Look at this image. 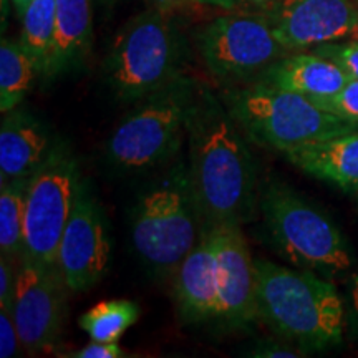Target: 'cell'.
Instances as JSON below:
<instances>
[{"label": "cell", "mask_w": 358, "mask_h": 358, "mask_svg": "<svg viewBox=\"0 0 358 358\" xmlns=\"http://www.w3.org/2000/svg\"><path fill=\"white\" fill-rule=\"evenodd\" d=\"M186 140L187 171L203 227L243 226L257 199L256 161L222 98L201 85L187 116Z\"/></svg>", "instance_id": "obj_1"}, {"label": "cell", "mask_w": 358, "mask_h": 358, "mask_svg": "<svg viewBox=\"0 0 358 358\" xmlns=\"http://www.w3.org/2000/svg\"><path fill=\"white\" fill-rule=\"evenodd\" d=\"M257 312L274 332L303 352L342 343L345 306L324 277L256 259Z\"/></svg>", "instance_id": "obj_2"}, {"label": "cell", "mask_w": 358, "mask_h": 358, "mask_svg": "<svg viewBox=\"0 0 358 358\" xmlns=\"http://www.w3.org/2000/svg\"><path fill=\"white\" fill-rule=\"evenodd\" d=\"M201 231L187 161L176 156L134 204L133 248L153 275L168 279L198 243Z\"/></svg>", "instance_id": "obj_3"}, {"label": "cell", "mask_w": 358, "mask_h": 358, "mask_svg": "<svg viewBox=\"0 0 358 358\" xmlns=\"http://www.w3.org/2000/svg\"><path fill=\"white\" fill-rule=\"evenodd\" d=\"M171 13L151 7L116 34L105 58V80L120 101H140L185 75L186 40Z\"/></svg>", "instance_id": "obj_4"}, {"label": "cell", "mask_w": 358, "mask_h": 358, "mask_svg": "<svg viewBox=\"0 0 358 358\" xmlns=\"http://www.w3.org/2000/svg\"><path fill=\"white\" fill-rule=\"evenodd\" d=\"M198 87L181 75L136 101L106 141L108 166L123 174L143 173L176 158L186 140L187 116Z\"/></svg>", "instance_id": "obj_5"}, {"label": "cell", "mask_w": 358, "mask_h": 358, "mask_svg": "<svg viewBox=\"0 0 358 358\" xmlns=\"http://www.w3.org/2000/svg\"><path fill=\"white\" fill-rule=\"evenodd\" d=\"M221 98L250 141L280 153L358 128L307 96L257 82L227 88Z\"/></svg>", "instance_id": "obj_6"}, {"label": "cell", "mask_w": 358, "mask_h": 358, "mask_svg": "<svg viewBox=\"0 0 358 358\" xmlns=\"http://www.w3.org/2000/svg\"><path fill=\"white\" fill-rule=\"evenodd\" d=\"M259 206L272 244L295 267L325 275L350 268V250L338 227L292 187L267 182Z\"/></svg>", "instance_id": "obj_7"}, {"label": "cell", "mask_w": 358, "mask_h": 358, "mask_svg": "<svg viewBox=\"0 0 358 358\" xmlns=\"http://www.w3.org/2000/svg\"><path fill=\"white\" fill-rule=\"evenodd\" d=\"M201 60L219 83H254L284 57L266 13H227L204 25L196 37Z\"/></svg>", "instance_id": "obj_8"}, {"label": "cell", "mask_w": 358, "mask_h": 358, "mask_svg": "<svg viewBox=\"0 0 358 358\" xmlns=\"http://www.w3.org/2000/svg\"><path fill=\"white\" fill-rule=\"evenodd\" d=\"M82 181L73 151L58 140L50 156L30 179L24 256L47 266H57L62 236L73 213Z\"/></svg>", "instance_id": "obj_9"}, {"label": "cell", "mask_w": 358, "mask_h": 358, "mask_svg": "<svg viewBox=\"0 0 358 358\" xmlns=\"http://www.w3.org/2000/svg\"><path fill=\"white\" fill-rule=\"evenodd\" d=\"M69 292L57 266L22 256L12 315L27 353L37 355L57 347L64 332Z\"/></svg>", "instance_id": "obj_10"}, {"label": "cell", "mask_w": 358, "mask_h": 358, "mask_svg": "<svg viewBox=\"0 0 358 358\" xmlns=\"http://www.w3.org/2000/svg\"><path fill=\"white\" fill-rule=\"evenodd\" d=\"M110 256L111 239L106 217L83 179L57 257V267L70 292L95 287L106 274Z\"/></svg>", "instance_id": "obj_11"}, {"label": "cell", "mask_w": 358, "mask_h": 358, "mask_svg": "<svg viewBox=\"0 0 358 358\" xmlns=\"http://www.w3.org/2000/svg\"><path fill=\"white\" fill-rule=\"evenodd\" d=\"M264 13L285 52L337 42L358 25L352 0H272Z\"/></svg>", "instance_id": "obj_12"}, {"label": "cell", "mask_w": 358, "mask_h": 358, "mask_svg": "<svg viewBox=\"0 0 358 358\" xmlns=\"http://www.w3.org/2000/svg\"><path fill=\"white\" fill-rule=\"evenodd\" d=\"M213 231L219 264L217 320L244 329L259 319L256 259L250 256L241 224H219Z\"/></svg>", "instance_id": "obj_13"}, {"label": "cell", "mask_w": 358, "mask_h": 358, "mask_svg": "<svg viewBox=\"0 0 358 358\" xmlns=\"http://www.w3.org/2000/svg\"><path fill=\"white\" fill-rule=\"evenodd\" d=\"M173 290L178 312L185 322L199 324L217 319L219 264L209 227H203L198 243L174 272Z\"/></svg>", "instance_id": "obj_14"}, {"label": "cell", "mask_w": 358, "mask_h": 358, "mask_svg": "<svg viewBox=\"0 0 358 358\" xmlns=\"http://www.w3.org/2000/svg\"><path fill=\"white\" fill-rule=\"evenodd\" d=\"M58 143L38 116L27 110L3 113L0 124V185L32 176Z\"/></svg>", "instance_id": "obj_15"}, {"label": "cell", "mask_w": 358, "mask_h": 358, "mask_svg": "<svg viewBox=\"0 0 358 358\" xmlns=\"http://www.w3.org/2000/svg\"><path fill=\"white\" fill-rule=\"evenodd\" d=\"M92 43V0H57L55 34L42 73L43 82H53L83 66Z\"/></svg>", "instance_id": "obj_16"}, {"label": "cell", "mask_w": 358, "mask_h": 358, "mask_svg": "<svg viewBox=\"0 0 358 358\" xmlns=\"http://www.w3.org/2000/svg\"><path fill=\"white\" fill-rule=\"evenodd\" d=\"M348 80L342 66L312 52L280 57L256 82L299 93L313 101L340 92Z\"/></svg>", "instance_id": "obj_17"}, {"label": "cell", "mask_w": 358, "mask_h": 358, "mask_svg": "<svg viewBox=\"0 0 358 358\" xmlns=\"http://www.w3.org/2000/svg\"><path fill=\"white\" fill-rule=\"evenodd\" d=\"M294 166L347 192L358 191V128L285 151Z\"/></svg>", "instance_id": "obj_18"}, {"label": "cell", "mask_w": 358, "mask_h": 358, "mask_svg": "<svg viewBox=\"0 0 358 358\" xmlns=\"http://www.w3.org/2000/svg\"><path fill=\"white\" fill-rule=\"evenodd\" d=\"M35 77H40L32 58L20 42L2 38L0 43V111L8 113L20 106L32 88Z\"/></svg>", "instance_id": "obj_19"}, {"label": "cell", "mask_w": 358, "mask_h": 358, "mask_svg": "<svg viewBox=\"0 0 358 358\" xmlns=\"http://www.w3.org/2000/svg\"><path fill=\"white\" fill-rule=\"evenodd\" d=\"M32 176L10 179L0 189V250L20 261L25 250V208Z\"/></svg>", "instance_id": "obj_20"}, {"label": "cell", "mask_w": 358, "mask_h": 358, "mask_svg": "<svg viewBox=\"0 0 358 358\" xmlns=\"http://www.w3.org/2000/svg\"><path fill=\"white\" fill-rule=\"evenodd\" d=\"M140 319V307L127 299L96 303L78 319V325L96 342H118Z\"/></svg>", "instance_id": "obj_21"}, {"label": "cell", "mask_w": 358, "mask_h": 358, "mask_svg": "<svg viewBox=\"0 0 358 358\" xmlns=\"http://www.w3.org/2000/svg\"><path fill=\"white\" fill-rule=\"evenodd\" d=\"M57 0H32L27 7L22 20L20 45L32 58L35 69L42 77L53 34H55Z\"/></svg>", "instance_id": "obj_22"}, {"label": "cell", "mask_w": 358, "mask_h": 358, "mask_svg": "<svg viewBox=\"0 0 358 358\" xmlns=\"http://www.w3.org/2000/svg\"><path fill=\"white\" fill-rule=\"evenodd\" d=\"M313 103L327 113L338 116L347 122L358 123V80L350 78L340 92L313 100Z\"/></svg>", "instance_id": "obj_23"}, {"label": "cell", "mask_w": 358, "mask_h": 358, "mask_svg": "<svg viewBox=\"0 0 358 358\" xmlns=\"http://www.w3.org/2000/svg\"><path fill=\"white\" fill-rule=\"evenodd\" d=\"M317 55L332 60L345 70L350 78L358 80V40L352 38L348 42H329L313 48Z\"/></svg>", "instance_id": "obj_24"}, {"label": "cell", "mask_w": 358, "mask_h": 358, "mask_svg": "<svg viewBox=\"0 0 358 358\" xmlns=\"http://www.w3.org/2000/svg\"><path fill=\"white\" fill-rule=\"evenodd\" d=\"M22 340L10 308L0 307V357L12 358L20 353Z\"/></svg>", "instance_id": "obj_25"}, {"label": "cell", "mask_w": 358, "mask_h": 358, "mask_svg": "<svg viewBox=\"0 0 358 358\" xmlns=\"http://www.w3.org/2000/svg\"><path fill=\"white\" fill-rule=\"evenodd\" d=\"M17 271H19V266H15V259L2 254V259H0V307L10 308V310L13 294H15Z\"/></svg>", "instance_id": "obj_26"}, {"label": "cell", "mask_w": 358, "mask_h": 358, "mask_svg": "<svg viewBox=\"0 0 358 358\" xmlns=\"http://www.w3.org/2000/svg\"><path fill=\"white\" fill-rule=\"evenodd\" d=\"M248 357H259V358H297L306 357L307 353L302 348L292 345V343H280L275 340H266V342L257 343L245 353Z\"/></svg>", "instance_id": "obj_27"}, {"label": "cell", "mask_w": 358, "mask_h": 358, "mask_svg": "<svg viewBox=\"0 0 358 358\" xmlns=\"http://www.w3.org/2000/svg\"><path fill=\"white\" fill-rule=\"evenodd\" d=\"M69 357L75 358H122L127 357V352L118 345V342H96L92 340V343L80 348L77 352H71Z\"/></svg>", "instance_id": "obj_28"}, {"label": "cell", "mask_w": 358, "mask_h": 358, "mask_svg": "<svg viewBox=\"0 0 358 358\" xmlns=\"http://www.w3.org/2000/svg\"><path fill=\"white\" fill-rule=\"evenodd\" d=\"M347 301L350 306L353 315L358 320V274H353L347 285Z\"/></svg>", "instance_id": "obj_29"}, {"label": "cell", "mask_w": 358, "mask_h": 358, "mask_svg": "<svg viewBox=\"0 0 358 358\" xmlns=\"http://www.w3.org/2000/svg\"><path fill=\"white\" fill-rule=\"evenodd\" d=\"M151 7L159 8L163 12H174L176 8L186 6V3H192L198 2L201 3V0H150Z\"/></svg>", "instance_id": "obj_30"}, {"label": "cell", "mask_w": 358, "mask_h": 358, "mask_svg": "<svg viewBox=\"0 0 358 358\" xmlns=\"http://www.w3.org/2000/svg\"><path fill=\"white\" fill-rule=\"evenodd\" d=\"M243 2L244 0H201V3H204V6L221 7L224 10H234Z\"/></svg>", "instance_id": "obj_31"}, {"label": "cell", "mask_w": 358, "mask_h": 358, "mask_svg": "<svg viewBox=\"0 0 358 358\" xmlns=\"http://www.w3.org/2000/svg\"><path fill=\"white\" fill-rule=\"evenodd\" d=\"M12 2H13V6H15L17 15L22 17V15H24V12L27 10V7L30 6V2H32V0H12Z\"/></svg>", "instance_id": "obj_32"}, {"label": "cell", "mask_w": 358, "mask_h": 358, "mask_svg": "<svg viewBox=\"0 0 358 358\" xmlns=\"http://www.w3.org/2000/svg\"><path fill=\"white\" fill-rule=\"evenodd\" d=\"M96 2L100 3L101 7H105V8H111V7H115L116 3L122 2V0H96Z\"/></svg>", "instance_id": "obj_33"}, {"label": "cell", "mask_w": 358, "mask_h": 358, "mask_svg": "<svg viewBox=\"0 0 358 358\" xmlns=\"http://www.w3.org/2000/svg\"><path fill=\"white\" fill-rule=\"evenodd\" d=\"M350 37H352V38H355V40H358V25L355 27V29H353V30H352Z\"/></svg>", "instance_id": "obj_34"}, {"label": "cell", "mask_w": 358, "mask_h": 358, "mask_svg": "<svg viewBox=\"0 0 358 358\" xmlns=\"http://www.w3.org/2000/svg\"><path fill=\"white\" fill-rule=\"evenodd\" d=\"M256 2H259V3H262V2H267V0H256Z\"/></svg>", "instance_id": "obj_35"}]
</instances>
